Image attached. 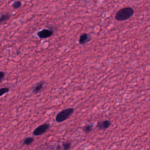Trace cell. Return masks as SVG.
<instances>
[{
	"label": "cell",
	"mask_w": 150,
	"mask_h": 150,
	"mask_svg": "<svg viewBox=\"0 0 150 150\" xmlns=\"http://www.w3.org/2000/svg\"><path fill=\"white\" fill-rule=\"evenodd\" d=\"M134 13V10L131 7H125L120 9L115 15V19L118 21H124L129 19Z\"/></svg>",
	"instance_id": "obj_1"
},
{
	"label": "cell",
	"mask_w": 150,
	"mask_h": 150,
	"mask_svg": "<svg viewBox=\"0 0 150 150\" xmlns=\"http://www.w3.org/2000/svg\"><path fill=\"white\" fill-rule=\"evenodd\" d=\"M74 109L73 108H68L60 111L56 117V121L57 122H62L68 119L70 115L73 113Z\"/></svg>",
	"instance_id": "obj_2"
},
{
	"label": "cell",
	"mask_w": 150,
	"mask_h": 150,
	"mask_svg": "<svg viewBox=\"0 0 150 150\" xmlns=\"http://www.w3.org/2000/svg\"><path fill=\"white\" fill-rule=\"evenodd\" d=\"M50 128V124L48 123H45L41 124L33 132V135L34 136H39L45 133H46Z\"/></svg>",
	"instance_id": "obj_3"
},
{
	"label": "cell",
	"mask_w": 150,
	"mask_h": 150,
	"mask_svg": "<svg viewBox=\"0 0 150 150\" xmlns=\"http://www.w3.org/2000/svg\"><path fill=\"white\" fill-rule=\"evenodd\" d=\"M54 31L53 29H44L37 33L38 37L40 39H45L47 38L50 37L53 35Z\"/></svg>",
	"instance_id": "obj_4"
},
{
	"label": "cell",
	"mask_w": 150,
	"mask_h": 150,
	"mask_svg": "<svg viewBox=\"0 0 150 150\" xmlns=\"http://www.w3.org/2000/svg\"><path fill=\"white\" fill-rule=\"evenodd\" d=\"M111 123L109 120H104V121L98 122L97 124V127L100 129H105L108 128L111 125Z\"/></svg>",
	"instance_id": "obj_5"
},
{
	"label": "cell",
	"mask_w": 150,
	"mask_h": 150,
	"mask_svg": "<svg viewBox=\"0 0 150 150\" xmlns=\"http://www.w3.org/2000/svg\"><path fill=\"white\" fill-rule=\"evenodd\" d=\"M90 39H91L90 38L88 34L84 33L80 36V38L79 40V43L80 45H84L86 43H87L88 42H89L90 40Z\"/></svg>",
	"instance_id": "obj_6"
},
{
	"label": "cell",
	"mask_w": 150,
	"mask_h": 150,
	"mask_svg": "<svg viewBox=\"0 0 150 150\" xmlns=\"http://www.w3.org/2000/svg\"><path fill=\"white\" fill-rule=\"evenodd\" d=\"M45 81H41L38 83L34 87V88L32 90V92L34 94H36L38 93H39V91H40L42 90V88L45 85Z\"/></svg>",
	"instance_id": "obj_7"
},
{
	"label": "cell",
	"mask_w": 150,
	"mask_h": 150,
	"mask_svg": "<svg viewBox=\"0 0 150 150\" xmlns=\"http://www.w3.org/2000/svg\"><path fill=\"white\" fill-rule=\"evenodd\" d=\"M10 14L9 13H5V14H1V18H0V22L1 23H3L4 22H6L8 21L10 19Z\"/></svg>",
	"instance_id": "obj_8"
},
{
	"label": "cell",
	"mask_w": 150,
	"mask_h": 150,
	"mask_svg": "<svg viewBox=\"0 0 150 150\" xmlns=\"http://www.w3.org/2000/svg\"><path fill=\"white\" fill-rule=\"evenodd\" d=\"M93 124H88L83 127V130L86 133H89L93 130Z\"/></svg>",
	"instance_id": "obj_9"
},
{
	"label": "cell",
	"mask_w": 150,
	"mask_h": 150,
	"mask_svg": "<svg viewBox=\"0 0 150 150\" xmlns=\"http://www.w3.org/2000/svg\"><path fill=\"white\" fill-rule=\"evenodd\" d=\"M33 141H34V138L33 137H28L24 139L23 144L24 145H29V144H32Z\"/></svg>",
	"instance_id": "obj_10"
},
{
	"label": "cell",
	"mask_w": 150,
	"mask_h": 150,
	"mask_svg": "<svg viewBox=\"0 0 150 150\" xmlns=\"http://www.w3.org/2000/svg\"><path fill=\"white\" fill-rule=\"evenodd\" d=\"M21 5H22V2L20 1H16L13 3L12 7H13V8L16 9L19 8V7H21Z\"/></svg>",
	"instance_id": "obj_11"
},
{
	"label": "cell",
	"mask_w": 150,
	"mask_h": 150,
	"mask_svg": "<svg viewBox=\"0 0 150 150\" xmlns=\"http://www.w3.org/2000/svg\"><path fill=\"white\" fill-rule=\"evenodd\" d=\"M9 88L8 87H2L0 90V96H2L4 94L8 93Z\"/></svg>",
	"instance_id": "obj_12"
},
{
	"label": "cell",
	"mask_w": 150,
	"mask_h": 150,
	"mask_svg": "<svg viewBox=\"0 0 150 150\" xmlns=\"http://www.w3.org/2000/svg\"><path fill=\"white\" fill-rule=\"evenodd\" d=\"M71 142H64L63 144V145H62V146H63V149H70V146H71Z\"/></svg>",
	"instance_id": "obj_13"
},
{
	"label": "cell",
	"mask_w": 150,
	"mask_h": 150,
	"mask_svg": "<svg viewBox=\"0 0 150 150\" xmlns=\"http://www.w3.org/2000/svg\"><path fill=\"white\" fill-rule=\"evenodd\" d=\"M4 77H5V73L3 71H1V73H0V81L1 82L2 81V80H3Z\"/></svg>",
	"instance_id": "obj_14"
},
{
	"label": "cell",
	"mask_w": 150,
	"mask_h": 150,
	"mask_svg": "<svg viewBox=\"0 0 150 150\" xmlns=\"http://www.w3.org/2000/svg\"><path fill=\"white\" fill-rule=\"evenodd\" d=\"M56 149H60V147L59 146H58L56 148Z\"/></svg>",
	"instance_id": "obj_15"
}]
</instances>
